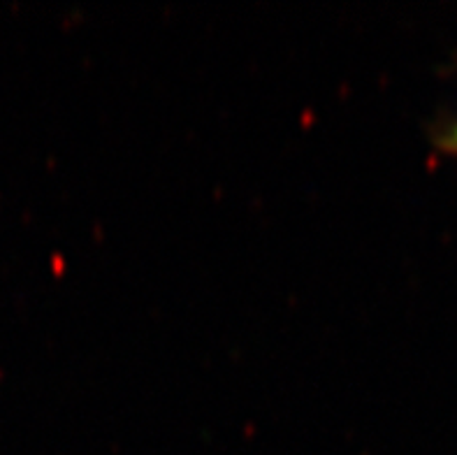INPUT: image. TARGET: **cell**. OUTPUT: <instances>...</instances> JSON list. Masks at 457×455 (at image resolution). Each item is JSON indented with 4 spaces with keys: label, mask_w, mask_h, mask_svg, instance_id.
<instances>
[{
    "label": "cell",
    "mask_w": 457,
    "mask_h": 455,
    "mask_svg": "<svg viewBox=\"0 0 457 455\" xmlns=\"http://www.w3.org/2000/svg\"><path fill=\"white\" fill-rule=\"evenodd\" d=\"M436 145H439L441 151H446V154H455L457 156V112L451 116V122L446 126L441 128L439 139H436Z\"/></svg>",
    "instance_id": "6da1fadb"
}]
</instances>
